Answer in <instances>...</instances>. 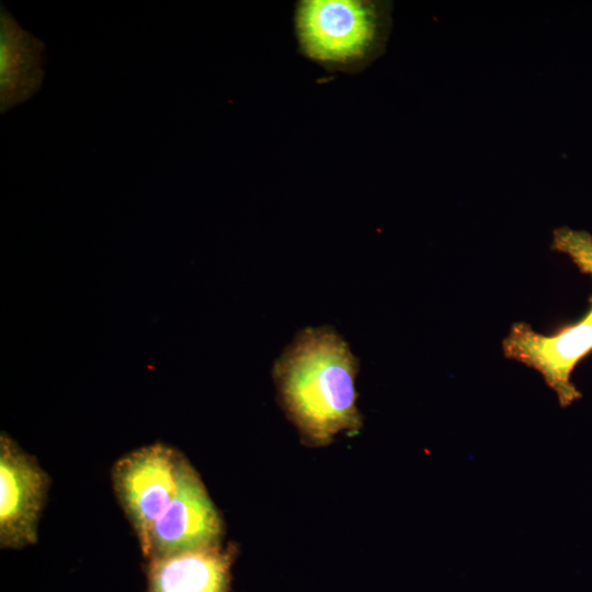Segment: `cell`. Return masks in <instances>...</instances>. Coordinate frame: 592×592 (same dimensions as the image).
I'll list each match as a JSON object with an SVG mask.
<instances>
[{
	"label": "cell",
	"instance_id": "52a82bcc",
	"mask_svg": "<svg viewBox=\"0 0 592 592\" xmlns=\"http://www.w3.org/2000/svg\"><path fill=\"white\" fill-rule=\"evenodd\" d=\"M234 554L217 545L150 559L149 592H227Z\"/></svg>",
	"mask_w": 592,
	"mask_h": 592
},
{
	"label": "cell",
	"instance_id": "3957f363",
	"mask_svg": "<svg viewBox=\"0 0 592 592\" xmlns=\"http://www.w3.org/2000/svg\"><path fill=\"white\" fill-rule=\"evenodd\" d=\"M553 248L567 254L592 277V236L589 232L559 228L553 235ZM503 352L536 369L556 392L562 407L581 395L571 382L574 367L592 352V304L576 322L551 334L538 333L527 323L516 322L503 341Z\"/></svg>",
	"mask_w": 592,
	"mask_h": 592
},
{
	"label": "cell",
	"instance_id": "8992f818",
	"mask_svg": "<svg viewBox=\"0 0 592 592\" xmlns=\"http://www.w3.org/2000/svg\"><path fill=\"white\" fill-rule=\"evenodd\" d=\"M49 477L37 460L5 433L0 436V545L22 548L37 542L38 520Z\"/></svg>",
	"mask_w": 592,
	"mask_h": 592
},
{
	"label": "cell",
	"instance_id": "ba28073f",
	"mask_svg": "<svg viewBox=\"0 0 592 592\" xmlns=\"http://www.w3.org/2000/svg\"><path fill=\"white\" fill-rule=\"evenodd\" d=\"M0 12V110L5 113L39 90L45 46L23 30L3 5Z\"/></svg>",
	"mask_w": 592,
	"mask_h": 592
},
{
	"label": "cell",
	"instance_id": "277c9868",
	"mask_svg": "<svg viewBox=\"0 0 592 592\" xmlns=\"http://www.w3.org/2000/svg\"><path fill=\"white\" fill-rule=\"evenodd\" d=\"M185 459L172 446L155 443L129 452L113 465V490L139 545L175 496Z\"/></svg>",
	"mask_w": 592,
	"mask_h": 592
},
{
	"label": "cell",
	"instance_id": "5b68a950",
	"mask_svg": "<svg viewBox=\"0 0 592 592\" xmlns=\"http://www.w3.org/2000/svg\"><path fill=\"white\" fill-rule=\"evenodd\" d=\"M224 522L198 473L185 459L175 496L140 544L150 560L221 545Z\"/></svg>",
	"mask_w": 592,
	"mask_h": 592
},
{
	"label": "cell",
	"instance_id": "7a4b0ae2",
	"mask_svg": "<svg viewBox=\"0 0 592 592\" xmlns=\"http://www.w3.org/2000/svg\"><path fill=\"white\" fill-rule=\"evenodd\" d=\"M391 8L379 0H300L294 14L298 49L329 71H362L385 50Z\"/></svg>",
	"mask_w": 592,
	"mask_h": 592
},
{
	"label": "cell",
	"instance_id": "6da1fadb",
	"mask_svg": "<svg viewBox=\"0 0 592 592\" xmlns=\"http://www.w3.org/2000/svg\"><path fill=\"white\" fill-rule=\"evenodd\" d=\"M358 362L330 327L299 331L273 365L278 401L304 444L326 446L341 432H357Z\"/></svg>",
	"mask_w": 592,
	"mask_h": 592
}]
</instances>
